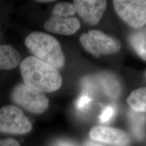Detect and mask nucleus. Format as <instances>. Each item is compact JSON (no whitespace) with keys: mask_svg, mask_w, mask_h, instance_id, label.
Returning a JSON list of instances; mask_svg holds the SVG:
<instances>
[{"mask_svg":"<svg viewBox=\"0 0 146 146\" xmlns=\"http://www.w3.org/2000/svg\"><path fill=\"white\" fill-rule=\"evenodd\" d=\"M128 117L133 134L138 140H142L145 135L146 115L131 110L129 112Z\"/></svg>","mask_w":146,"mask_h":146,"instance_id":"11","label":"nucleus"},{"mask_svg":"<svg viewBox=\"0 0 146 146\" xmlns=\"http://www.w3.org/2000/svg\"><path fill=\"white\" fill-rule=\"evenodd\" d=\"M12 99L16 105L33 114H42L49 107V100L43 93L35 90L25 83L14 87Z\"/></svg>","mask_w":146,"mask_h":146,"instance_id":"4","label":"nucleus"},{"mask_svg":"<svg viewBox=\"0 0 146 146\" xmlns=\"http://www.w3.org/2000/svg\"><path fill=\"white\" fill-rule=\"evenodd\" d=\"M76 13L72 3H58L53 8L50 18L44 24V29L52 33L70 35L74 34L81 27L76 18L72 17Z\"/></svg>","mask_w":146,"mask_h":146,"instance_id":"3","label":"nucleus"},{"mask_svg":"<svg viewBox=\"0 0 146 146\" xmlns=\"http://www.w3.org/2000/svg\"><path fill=\"white\" fill-rule=\"evenodd\" d=\"M91 102H92V99L89 97V95L86 94H82L81 96L78 97L76 100V108L80 112H84L88 109Z\"/></svg>","mask_w":146,"mask_h":146,"instance_id":"16","label":"nucleus"},{"mask_svg":"<svg viewBox=\"0 0 146 146\" xmlns=\"http://www.w3.org/2000/svg\"><path fill=\"white\" fill-rule=\"evenodd\" d=\"M127 102L132 110L146 112V87L135 89L128 97Z\"/></svg>","mask_w":146,"mask_h":146,"instance_id":"13","label":"nucleus"},{"mask_svg":"<svg viewBox=\"0 0 146 146\" xmlns=\"http://www.w3.org/2000/svg\"><path fill=\"white\" fill-rule=\"evenodd\" d=\"M0 146H21V145L15 139L8 138L0 139Z\"/></svg>","mask_w":146,"mask_h":146,"instance_id":"17","label":"nucleus"},{"mask_svg":"<svg viewBox=\"0 0 146 146\" xmlns=\"http://www.w3.org/2000/svg\"><path fill=\"white\" fill-rule=\"evenodd\" d=\"M80 42L85 50L98 58L102 54L117 53L121 48V45L117 39L96 30H91L81 35Z\"/></svg>","mask_w":146,"mask_h":146,"instance_id":"5","label":"nucleus"},{"mask_svg":"<svg viewBox=\"0 0 146 146\" xmlns=\"http://www.w3.org/2000/svg\"><path fill=\"white\" fill-rule=\"evenodd\" d=\"M73 5L76 12L85 23L97 25L101 20L107 7V1L104 0H75Z\"/></svg>","mask_w":146,"mask_h":146,"instance_id":"9","label":"nucleus"},{"mask_svg":"<svg viewBox=\"0 0 146 146\" xmlns=\"http://www.w3.org/2000/svg\"><path fill=\"white\" fill-rule=\"evenodd\" d=\"M84 146H104L96 141H88L85 143Z\"/></svg>","mask_w":146,"mask_h":146,"instance_id":"19","label":"nucleus"},{"mask_svg":"<svg viewBox=\"0 0 146 146\" xmlns=\"http://www.w3.org/2000/svg\"><path fill=\"white\" fill-rule=\"evenodd\" d=\"M104 94L112 99H116L120 94V87L117 80L109 74H103L99 80Z\"/></svg>","mask_w":146,"mask_h":146,"instance_id":"12","label":"nucleus"},{"mask_svg":"<svg viewBox=\"0 0 146 146\" xmlns=\"http://www.w3.org/2000/svg\"><path fill=\"white\" fill-rule=\"evenodd\" d=\"M89 135L94 141L112 146H129L131 143L127 133L116 128L96 126L91 129Z\"/></svg>","mask_w":146,"mask_h":146,"instance_id":"8","label":"nucleus"},{"mask_svg":"<svg viewBox=\"0 0 146 146\" xmlns=\"http://www.w3.org/2000/svg\"><path fill=\"white\" fill-rule=\"evenodd\" d=\"M116 114V108L114 106L108 105L103 109L100 115V121L101 123H108L114 117Z\"/></svg>","mask_w":146,"mask_h":146,"instance_id":"15","label":"nucleus"},{"mask_svg":"<svg viewBox=\"0 0 146 146\" xmlns=\"http://www.w3.org/2000/svg\"><path fill=\"white\" fill-rule=\"evenodd\" d=\"M114 10L119 17L133 28H141L146 24V1L115 0Z\"/></svg>","mask_w":146,"mask_h":146,"instance_id":"7","label":"nucleus"},{"mask_svg":"<svg viewBox=\"0 0 146 146\" xmlns=\"http://www.w3.org/2000/svg\"><path fill=\"white\" fill-rule=\"evenodd\" d=\"M129 42L139 56L146 60V35L142 31L133 33L129 36Z\"/></svg>","mask_w":146,"mask_h":146,"instance_id":"14","label":"nucleus"},{"mask_svg":"<svg viewBox=\"0 0 146 146\" xmlns=\"http://www.w3.org/2000/svg\"><path fill=\"white\" fill-rule=\"evenodd\" d=\"M25 45L35 57L56 69L64 65L65 57L59 41L50 35L35 31L25 39Z\"/></svg>","mask_w":146,"mask_h":146,"instance_id":"2","label":"nucleus"},{"mask_svg":"<svg viewBox=\"0 0 146 146\" xmlns=\"http://www.w3.org/2000/svg\"><path fill=\"white\" fill-rule=\"evenodd\" d=\"M21 63V56L13 47L0 45V70H12Z\"/></svg>","mask_w":146,"mask_h":146,"instance_id":"10","label":"nucleus"},{"mask_svg":"<svg viewBox=\"0 0 146 146\" xmlns=\"http://www.w3.org/2000/svg\"><path fill=\"white\" fill-rule=\"evenodd\" d=\"M38 2H43V3H45V2H52V0H39V1H36Z\"/></svg>","mask_w":146,"mask_h":146,"instance_id":"20","label":"nucleus"},{"mask_svg":"<svg viewBox=\"0 0 146 146\" xmlns=\"http://www.w3.org/2000/svg\"><path fill=\"white\" fill-rule=\"evenodd\" d=\"M24 83L41 93L54 92L62 84L58 69L34 56L25 58L20 64Z\"/></svg>","mask_w":146,"mask_h":146,"instance_id":"1","label":"nucleus"},{"mask_svg":"<svg viewBox=\"0 0 146 146\" xmlns=\"http://www.w3.org/2000/svg\"><path fill=\"white\" fill-rule=\"evenodd\" d=\"M32 125L19 108L6 105L0 109V132L23 135L30 132Z\"/></svg>","mask_w":146,"mask_h":146,"instance_id":"6","label":"nucleus"},{"mask_svg":"<svg viewBox=\"0 0 146 146\" xmlns=\"http://www.w3.org/2000/svg\"><path fill=\"white\" fill-rule=\"evenodd\" d=\"M145 75H146V74H145Z\"/></svg>","mask_w":146,"mask_h":146,"instance_id":"21","label":"nucleus"},{"mask_svg":"<svg viewBox=\"0 0 146 146\" xmlns=\"http://www.w3.org/2000/svg\"><path fill=\"white\" fill-rule=\"evenodd\" d=\"M55 146H77V145L68 140H59L56 142Z\"/></svg>","mask_w":146,"mask_h":146,"instance_id":"18","label":"nucleus"}]
</instances>
